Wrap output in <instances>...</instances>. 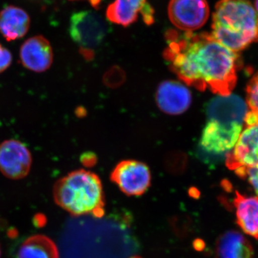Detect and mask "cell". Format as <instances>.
I'll return each mask as SVG.
<instances>
[{
  "instance_id": "cell-18",
  "label": "cell",
  "mask_w": 258,
  "mask_h": 258,
  "mask_svg": "<svg viewBox=\"0 0 258 258\" xmlns=\"http://www.w3.org/2000/svg\"><path fill=\"white\" fill-rule=\"evenodd\" d=\"M247 105L249 111L258 115V73L247 84Z\"/></svg>"
},
{
  "instance_id": "cell-8",
  "label": "cell",
  "mask_w": 258,
  "mask_h": 258,
  "mask_svg": "<svg viewBox=\"0 0 258 258\" xmlns=\"http://www.w3.org/2000/svg\"><path fill=\"white\" fill-rule=\"evenodd\" d=\"M226 165L238 176L246 169L258 168V124L242 130L235 147L226 155Z\"/></svg>"
},
{
  "instance_id": "cell-15",
  "label": "cell",
  "mask_w": 258,
  "mask_h": 258,
  "mask_svg": "<svg viewBox=\"0 0 258 258\" xmlns=\"http://www.w3.org/2000/svg\"><path fill=\"white\" fill-rule=\"evenodd\" d=\"M234 205L240 228L244 233L258 239V197H245L236 191Z\"/></svg>"
},
{
  "instance_id": "cell-12",
  "label": "cell",
  "mask_w": 258,
  "mask_h": 258,
  "mask_svg": "<svg viewBox=\"0 0 258 258\" xmlns=\"http://www.w3.org/2000/svg\"><path fill=\"white\" fill-rule=\"evenodd\" d=\"M156 100L158 106L164 113L179 115L189 108L191 95L182 83L166 81L161 83L158 88Z\"/></svg>"
},
{
  "instance_id": "cell-14",
  "label": "cell",
  "mask_w": 258,
  "mask_h": 258,
  "mask_svg": "<svg viewBox=\"0 0 258 258\" xmlns=\"http://www.w3.org/2000/svg\"><path fill=\"white\" fill-rule=\"evenodd\" d=\"M30 26V16L22 8L9 5L0 10V34L8 41L25 36Z\"/></svg>"
},
{
  "instance_id": "cell-22",
  "label": "cell",
  "mask_w": 258,
  "mask_h": 258,
  "mask_svg": "<svg viewBox=\"0 0 258 258\" xmlns=\"http://www.w3.org/2000/svg\"><path fill=\"white\" fill-rule=\"evenodd\" d=\"M0 257H1V250H0Z\"/></svg>"
},
{
  "instance_id": "cell-20",
  "label": "cell",
  "mask_w": 258,
  "mask_h": 258,
  "mask_svg": "<svg viewBox=\"0 0 258 258\" xmlns=\"http://www.w3.org/2000/svg\"><path fill=\"white\" fill-rule=\"evenodd\" d=\"M81 161L84 166H92L96 163V155L91 152L86 153L81 156Z\"/></svg>"
},
{
  "instance_id": "cell-7",
  "label": "cell",
  "mask_w": 258,
  "mask_h": 258,
  "mask_svg": "<svg viewBox=\"0 0 258 258\" xmlns=\"http://www.w3.org/2000/svg\"><path fill=\"white\" fill-rule=\"evenodd\" d=\"M111 180L128 196H140L149 189L151 173L149 167L138 161L120 162L112 172Z\"/></svg>"
},
{
  "instance_id": "cell-11",
  "label": "cell",
  "mask_w": 258,
  "mask_h": 258,
  "mask_svg": "<svg viewBox=\"0 0 258 258\" xmlns=\"http://www.w3.org/2000/svg\"><path fill=\"white\" fill-rule=\"evenodd\" d=\"M20 58L25 69L35 73H43L52 66L53 50L45 37L36 35L23 42L20 47Z\"/></svg>"
},
{
  "instance_id": "cell-21",
  "label": "cell",
  "mask_w": 258,
  "mask_h": 258,
  "mask_svg": "<svg viewBox=\"0 0 258 258\" xmlns=\"http://www.w3.org/2000/svg\"><path fill=\"white\" fill-rule=\"evenodd\" d=\"M254 9H255L256 13H257L258 15V0H255V1H254Z\"/></svg>"
},
{
  "instance_id": "cell-10",
  "label": "cell",
  "mask_w": 258,
  "mask_h": 258,
  "mask_svg": "<svg viewBox=\"0 0 258 258\" xmlns=\"http://www.w3.org/2000/svg\"><path fill=\"white\" fill-rule=\"evenodd\" d=\"M248 110L247 103L236 95L218 96L207 104V120L244 125V118Z\"/></svg>"
},
{
  "instance_id": "cell-1",
  "label": "cell",
  "mask_w": 258,
  "mask_h": 258,
  "mask_svg": "<svg viewBox=\"0 0 258 258\" xmlns=\"http://www.w3.org/2000/svg\"><path fill=\"white\" fill-rule=\"evenodd\" d=\"M164 58L181 81L200 91L228 96L237 82L239 55L208 32L169 30Z\"/></svg>"
},
{
  "instance_id": "cell-9",
  "label": "cell",
  "mask_w": 258,
  "mask_h": 258,
  "mask_svg": "<svg viewBox=\"0 0 258 258\" xmlns=\"http://www.w3.org/2000/svg\"><path fill=\"white\" fill-rule=\"evenodd\" d=\"M32 163L31 153L22 142L9 139L0 144V172L8 179L26 177Z\"/></svg>"
},
{
  "instance_id": "cell-6",
  "label": "cell",
  "mask_w": 258,
  "mask_h": 258,
  "mask_svg": "<svg viewBox=\"0 0 258 258\" xmlns=\"http://www.w3.org/2000/svg\"><path fill=\"white\" fill-rule=\"evenodd\" d=\"M210 13L207 0H170L168 5L171 23L183 32H193L203 28Z\"/></svg>"
},
{
  "instance_id": "cell-16",
  "label": "cell",
  "mask_w": 258,
  "mask_h": 258,
  "mask_svg": "<svg viewBox=\"0 0 258 258\" xmlns=\"http://www.w3.org/2000/svg\"><path fill=\"white\" fill-rule=\"evenodd\" d=\"M252 246L242 234L235 231L226 232L217 242V258H252Z\"/></svg>"
},
{
  "instance_id": "cell-13",
  "label": "cell",
  "mask_w": 258,
  "mask_h": 258,
  "mask_svg": "<svg viewBox=\"0 0 258 258\" xmlns=\"http://www.w3.org/2000/svg\"><path fill=\"white\" fill-rule=\"evenodd\" d=\"M148 7L147 0H114L107 8L106 18L112 23L128 27L142 13L146 23L151 24L154 22L153 11Z\"/></svg>"
},
{
  "instance_id": "cell-5",
  "label": "cell",
  "mask_w": 258,
  "mask_h": 258,
  "mask_svg": "<svg viewBox=\"0 0 258 258\" xmlns=\"http://www.w3.org/2000/svg\"><path fill=\"white\" fill-rule=\"evenodd\" d=\"M243 126L240 123L227 124L208 120L200 139L199 154L213 157L227 155L235 147Z\"/></svg>"
},
{
  "instance_id": "cell-3",
  "label": "cell",
  "mask_w": 258,
  "mask_h": 258,
  "mask_svg": "<svg viewBox=\"0 0 258 258\" xmlns=\"http://www.w3.org/2000/svg\"><path fill=\"white\" fill-rule=\"evenodd\" d=\"M55 203L72 216L104 215V196L99 177L79 169L56 181L52 190Z\"/></svg>"
},
{
  "instance_id": "cell-2",
  "label": "cell",
  "mask_w": 258,
  "mask_h": 258,
  "mask_svg": "<svg viewBox=\"0 0 258 258\" xmlns=\"http://www.w3.org/2000/svg\"><path fill=\"white\" fill-rule=\"evenodd\" d=\"M211 35L238 53L258 42V15L249 0H220L212 15Z\"/></svg>"
},
{
  "instance_id": "cell-19",
  "label": "cell",
  "mask_w": 258,
  "mask_h": 258,
  "mask_svg": "<svg viewBox=\"0 0 258 258\" xmlns=\"http://www.w3.org/2000/svg\"><path fill=\"white\" fill-rule=\"evenodd\" d=\"M13 61L10 51L0 44V74L6 71L10 67Z\"/></svg>"
},
{
  "instance_id": "cell-4",
  "label": "cell",
  "mask_w": 258,
  "mask_h": 258,
  "mask_svg": "<svg viewBox=\"0 0 258 258\" xmlns=\"http://www.w3.org/2000/svg\"><path fill=\"white\" fill-rule=\"evenodd\" d=\"M106 21L91 10L74 13L70 19L69 33L80 52L86 59H91L107 35Z\"/></svg>"
},
{
  "instance_id": "cell-17",
  "label": "cell",
  "mask_w": 258,
  "mask_h": 258,
  "mask_svg": "<svg viewBox=\"0 0 258 258\" xmlns=\"http://www.w3.org/2000/svg\"><path fill=\"white\" fill-rule=\"evenodd\" d=\"M18 258H59L58 249L47 236L32 235L20 246Z\"/></svg>"
}]
</instances>
